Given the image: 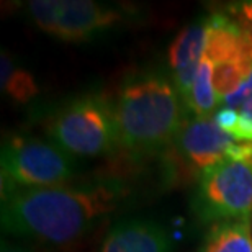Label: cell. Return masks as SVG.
Here are the masks:
<instances>
[{
    "instance_id": "cell-1",
    "label": "cell",
    "mask_w": 252,
    "mask_h": 252,
    "mask_svg": "<svg viewBox=\"0 0 252 252\" xmlns=\"http://www.w3.org/2000/svg\"><path fill=\"white\" fill-rule=\"evenodd\" d=\"M123 193L125 189L112 180L82 187L15 190L2 195V228L18 238L70 244L117 210Z\"/></svg>"
},
{
    "instance_id": "cell-2",
    "label": "cell",
    "mask_w": 252,
    "mask_h": 252,
    "mask_svg": "<svg viewBox=\"0 0 252 252\" xmlns=\"http://www.w3.org/2000/svg\"><path fill=\"white\" fill-rule=\"evenodd\" d=\"M182 98L162 74H131L110 100L122 148L151 153L169 148L182 126Z\"/></svg>"
},
{
    "instance_id": "cell-3",
    "label": "cell",
    "mask_w": 252,
    "mask_h": 252,
    "mask_svg": "<svg viewBox=\"0 0 252 252\" xmlns=\"http://www.w3.org/2000/svg\"><path fill=\"white\" fill-rule=\"evenodd\" d=\"M53 143L64 153L82 158L110 154L120 146L112 105L102 97L77 98L49 122Z\"/></svg>"
},
{
    "instance_id": "cell-4",
    "label": "cell",
    "mask_w": 252,
    "mask_h": 252,
    "mask_svg": "<svg viewBox=\"0 0 252 252\" xmlns=\"http://www.w3.org/2000/svg\"><path fill=\"white\" fill-rule=\"evenodd\" d=\"M75 177L72 159L54 143L13 138L2 151V195L15 190L61 187Z\"/></svg>"
},
{
    "instance_id": "cell-5",
    "label": "cell",
    "mask_w": 252,
    "mask_h": 252,
    "mask_svg": "<svg viewBox=\"0 0 252 252\" xmlns=\"http://www.w3.org/2000/svg\"><path fill=\"white\" fill-rule=\"evenodd\" d=\"M196 203L206 220H251L252 162L226 159L206 169L200 175Z\"/></svg>"
},
{
    "instance_id": "cell-6",
    "label": "cell",
    "mask_w": 252,
    "mask_h": 252,
    "mask_svg": "<svg viewBox=\"0 0 252 252\" xmlns=\"http://www.w3.org/2000/svg\"><path fill=\"white\" fill-rule=\"evenodd\" d=\"M28 12L39 28L65 41H84L122 20L118 10L90 0H33Z\"/></svg>"
},
{
    "instance_id": "cell-7",
    "label": "cell",
    "mask_w": 252,
    "mask_h": 252,
    "mask_svg": "<svg viewBox=\"0 0 252 252\" xmlns=\"http://www.w3.org/2000/svg\"><path fill=\"white\" fill-rule=\"evenodd\" d=\"M234 138L224 133L215 123L213 117L208 118H185L174 143L172 159H179L177 175L203 174L206 169L228 159Z\"/></svg>"
},
{
    "instance_id": "cell-8",
    "label": "cell",
    "mask_w": 252,
    "mask_h": 252,
    "mask_svg": "<svg viewBox=\"0 0 252 252\" xmlns=\"http://www.w3.org/2000/svg\"><path fill=\"white\" fill-rule=\"evenodd\" d=\"M205 58L213 64L239 61L252 65V34L229 13L210 15L206 17Z\"/></svg>"
},
{
    "instance_id": "cell-9",
    "label": "cell",
    "mask_w": 252,
    "mask_h": 252,
    "mask_svg": "<svg viewBox=\"0 0 252 252\" xmlns=\"http://www.w3.org/2000/svg\"><path fill=\"white\" fill-rule=\"evenodd\" d=\"M206 48V18H198L187 25L175 36L169 48V64L174 70V84L184 105L190 97L196 70L205 58Z\"/></svg>"
},
{
    "instance_id": "cell-10",
    "label": "cell",
    "mask_w": 252,
    "mask_h": 252,
    "mask_svg": "<svg viewBox=\"0 0 252 252\" xmlns=\"http://www.w3.org/2000/svg\"><path fill=\"white\" fill-rule=\"evenodd\" d=\"M98 252H172V243L158 223L133 218L115 224Z\"/></svg>"
},
{
    "instance_id": "cell-11",
    "label": "cell",
    "mask_w": 252,
    "mask_h": 252,
    "mask_svg": "<svg viewBox=\"0 0 252 252\" xmlns=\"http://www.w3.org/2000/svg\"><path fill=\"white\" fill-rule=\"evenodd\" d=\"M200 252H252L251 220L216 223L206 234Z\"/></svg>"
},
{
    "instance_id": "cell-12",
    "label": "cell",
    "mask_w": 252,
    "mask_h": 252,
    "mask_svg": "<svg viewBox=\"0 0 252 252\" xmlns=\"http://www.w3.org/2000/svg\"><path fill=\"white\" fill-rule=\"evenodd\" d=\"M213 70L215 65L208 58L201 59L198 70H196L193 87L190 90V97L185 103V108L191 110V113L198 118L213 117L211 113L221 103L213 85Z\"/></svg>"
},
{
    "instance_id": "cell-13",
    "label": "cell",
    "mask_w": 252,
    "mask_h": 252,
    "mask_svg": "<svg viewBox=\"0 0 252 252\" xmlns=\"http://www.w3.org/2000/svg\"><path fill=\"white\" fill-rule=\"evenodd\" d=\"M0 70H2V74H0L2 89L17 102H28L30 98H33L36 95L38 87L34 84L33 75L27 72V70L17 67L10 56H7L5 53H2Z\"/></svg>"
},
{
    "instance_id": "cell-14",
    "label": "cell",
    "mask_w": 252,
    "mask_h": 252,
    "mask_svg": "<svg viewBox=\"0 0 252 252\" xmlns=\"http://www.w3.org/2000/svg\"><path fill=\"white\" fill-rule=\"evenodd\" d=\"M213 85L220 102L238 90L251 72L252 65H248L239 61H226L220 64H213Z\"/></svg>"
},
{
    "instance_id": "cell-15",
    "label": "cell",
    "mask_w": 252,
    "mask_h": 252,
    "mask_svg": "<svg viewBox=\"0 0 252 252\" xmlns=\"http://www.w3.org/2000/svg\"><path fill=\"white\" fill-rule=\"evenodd\" d=\"M251 100H252V69L248 75V79L243 82V85H241L234 94H231L229 97H226L221 103H223L224 107L234 108L239 112V110L243 108L248 102H251Z\"/></svg>"
},
{
    "instance_id": "cell-16",
    "label": "cell",
    "mask_w": 252,
    "mask_h": 252,
    "mask_svg": "<svg viewBox=\"0 0 252 252\" xmlns=\"http://www.w3.org/2000/svg\"><path fill=\"white\" fill-rule=\"evenodd\" d=\"M213 120L224 133L233 136L236 128H238V125H239V112L234 108L223 107V108L216 110V113L213 115Z\"/></svg>"
},
{
    "instance_id": "cell-17",
    "label": "cell",
    "mask_w": 252,
    "mask_h": 252,
    "mask_svg": "<svg viewBox=\"0 0 252 252\" xmlns=\"http://www.w3.org/2000/svg\"><path fill=\"white\" fill-rule=\"evenodd\" d=\"M228 13L252 34V2H243L236 7H229Z\"/></svg>"
},
{
    "instance_id": "cell-18",
    "label": "cell",
    "mask_w": 252,
    "mask_h": 252,
    "mask_svg": "<svg viewBox=\"0 0 252 252\" xmlns=\"http://www.w3.org/2000/svg\"><path fill=\"white\" fill-rule=\"evenodd\" d=\"M2 252H32L28 251L27 248H22V246H15V244H2Z\"/></svg>"
},
{
    "instance_id": "cell-19",
    "label": "cell",
    "mask_w": 252,
    "mask_h": 252,
    "mask_svg": "<svg viewBox=\"0 0 252 252\" xmlns=\"http://www.w3.org/2000/svg\"><path fill=\"white\" fill-rule=\"evenodd\" d=\"M239 112H241V113H244L246 117H248V118L251 120V122H252V100H251V102L246 103L244 107L239 110Z\"/></svg>"
}]
</instances>
